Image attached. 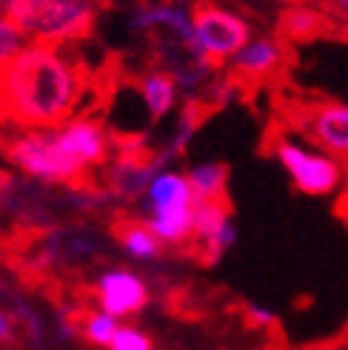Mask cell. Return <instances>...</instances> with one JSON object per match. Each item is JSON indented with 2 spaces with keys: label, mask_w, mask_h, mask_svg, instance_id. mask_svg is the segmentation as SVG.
Masks as SVG:
<instances>
[{
  "label": "cell",
  "mask_w": 348,
  "mask_h": 350,
  "mask_svg": "<svg viewBox=\"0 0 348 350\" xmlns=\"http://www.w3.org/2000/svg\"><path fill=\"white\" fill-rule=\"evenodd\" d=\"M9 336H12V319L0 308V339H9Z\"/></svg>",
  "instance_id": "cb8c5ba5"
},
{
  "label": "cell",
  "mask_w": 348,
  "mask_h": 350,
  "mask_svg": "<svg viewBox=\"0 0 348 350\" xmlns=\"http://www.w3.org/2000/svg\"><path fill=\"white\" fill-rule=\"evenodd\" d=\"M132 31H158L180 46L188 49L191 31H195V9L183 0H146V3L134 6L129 14Z\"/></svg>",
  "instance_id": "9c48e42d"
},
{
  "label": "cell",
  "mask_w": 348,
  "mask_h": 350,
  "mask_svg": "<svg viewBox=\"0 0 348 350\" xmlns=\"http://www.w3.org/2000/svg\"><path fill=\"white\" fill-rule=\"evenodd\" d=\"M328 6H332V12L343 23H348V0H328Z\"/></svg>",
  "instance_id": "603a6c76"
},
{
  "label": "cell",
  "mask_w": 348,
  "mask_h": 350,
  "mask_svg": "<svg viewBox=\"0 0 348 350\" xmlns=\"http://www.w3.org/2000/svg\"><path fill=\"white\" fill-rule=\"evenodd\" d=\"M297 129L311 146L337 157V160H348V103H314L300 111Z\"/></svg>",
  "instance_id": "52a82bcc"
},
{
  "label": "cell",
  "mask_w": 348,
  "mask_h": 350,
  "mask_svg": "<svg viewBox=\"0 0 348 350\" xmlns=\"http://www.w3.org/2000/svg\"><path fill=\"white\" fill-rule=\"evenodd\" d=\"M163 168H171V163L160 151H114L109 163V188L120 200H140Z\"/></svg>",
  "instance_id": "30bf717a"
},
{
  "label": "cell",
  "mask_w": 348,
  "mask_h": 350,
  "mask_svg": "<svg viewBox=\"0 0 348 350\" xmlns=\"http://www.w3.org/2000/svg\"><path fill=\"white\" fill-rule=\"evenodd\" d=\"M249 38L251 26L240 12L220 3H203L195 9V31L186 51L208 66L229 63L249 43Z\"/></svg>",
  "instance_id": "8992f818"
},
{
  "label": "cell",
  "mask_w": 348,
  "mask_h": 350,
  "mask_svg": "<svg viewBox=\"0 0 348 350\" xmlns=\"http://www.w3.org/2000/svg\"><path fill=\"white\" fill-rule=\"evenodd\" d=\"M283 43L271 34H251L249 43L229 60V75L234 80H266L283 66Z\"/></svg>",
  "instance_id": "7c38bea8"
},
{
  "label": "cell",
  "mask_w": 348,
  "mask_h": 350,
  "mask_svg": "<svg viewBox=\"0 0 348 350\" xmlns=\"http://www.w3.org/2000/svg\"><path fill=\"white\" fill-rule=\"evenodd\" d=\"M200 256L208 265L229 254L237 245V225L232 217V208L225 202H197L195 205V239Z\"/></svg>",
  "instance_id": "8fae6325"
},
{
  "label": "cell",
  "mask_w": 348,
  "mask_h": 350,
  "mask_svg": "<svg viewBox=\"0 0 348 350\" xmlns=\"http://www.w3.org/2000/svg\"><path fill=\"white\" fill-rule=\"evenodd\" d=\"M86 75L66 46L29 43L0 68V114L14 126L55 129L77 117Z\"/></svg>",
  "instance_id": "6da1fadb"
},
{
  "label": "cell",
  "mask_w": 348,
  "mask_h": 350,
  "mask_svg": "<svg viewBox=\"0 0 348 350\" xmlns=\"http://www.w3.org/2000/svg\"><path fill=\"white\" fill-rule=\"evenodd\" d=\"M137 97H140V106H143L146 117L154 122L171 117L180 109V100H183L174 75L163 72V68H149V72L137 80Z\"/></svg>",
  "instance_id": "4fadbf2b"
},
{
  "label": "cell",
  "mask_w": 348,
  "mask_h": 350,
  "mask_svg": "<svg viewBox=\"0 0 348 350\" xmlns=\"http://www.w3.org/2000/svg\"><path fill=\"white\" fill-rule=\"evenodd\" d=\"M343 191L348 197V160H343Z\"/></svg>",
  "instance_id": "d4e9b609"
},
{
  "label": "cell",
  "mask_w": 348,
  "mask_h": 350,
  "mask_svg": "<svg viewBox=\"0 0 348 350\" xmlns=\"http://www.w3.org/2000/svg\"><path fill=\"white\" fill-rule=\"evenodd\" d=\"M95 299L100 310H106L114 319L126 322L129 317H137V313L146 310L151 293L140 273H134L129 268H109L97 276Z\"/></svg>",
  "instance_id": "ba28073f"
},
{
  "label": "cell",
  "mask_w": 348,
  "mask_h": 350,
  "mask_svg": "<svg viewBox=\"0 0 348 350\" xmlns=\"http://www.w3.org/2000/svg\"><path fill=\"white\" fill-rule=\"evenodd\" d=\"M26 46H29V38L21 31V26L0 12V68H3L9 60H14Z\"/></svg>",
  "instance_id": "ac0fdd59"
},
{
  "label": "cell",
  "mask_w": 348,
  "mask_h": 350,
  "mask_svg": "<svg viewBox=\"0 0 348 350\" xmlns=\"http://www.w3.org/2000/svg\"><path fill=\"white\" fill-rule=\"evenodd\" d=\"M237 94H240V80H234L232 75L214 77L212 85H208V97H212V103H220V106L237 100Z\"/></svg>",
  "instance_id": "44dd1931"
},
{
  "label": "cell",
  "mask_w": 348,
  "mask_h": 350,
  "mask_svg": "<svg viewBox=\"0 0 348 350\" xmlns=\"http://www.w3.org/2000/svg\"><path fill=\"white\" fill-rule=\"evenodd\" d=\"M117 242L123 248V254L134 262H154L163 256V242L143 222H123L117 231Z\"/></svg>",
  "instance_id": "9a60e30c"
},
{
  "label": "cell",
  "mask_w": 348,
  "mask_h": 350,
  "mask_svg": "<svg viewBox=\"0 0 348 350\" xmlns=\"http://www.w3.org/2000/svg\"><path fill=\"white\" fill-rule=\"evenodd\" d=\"M188 188L197 202H225L229 188V165L220 160H203L186 168Z\"/></svg>",
  "instance_id": "5bb4252c"
},
{
  "label": "cell",
  "mask_w": 348,
  "mask_h": 350,
  "mask_svg": "<svg viewBox=\"0 0 348 350\" xmlns=\"http://www.w3.org/2000/svg\"><path fill=\"white\" fill-rule=\"evenodd\" d=\"M246 319L251 327H260V330H269L277 325V317L263 305H246Z\"/></svg>",
  "instance_id": "7402d4cb"
},
{
  "label": "cell",
  "mask_w": 348,
  "mask_h": 350,
  "mask_svg": "<svg viewBox=\"0 0 348 350\" xmlns=\"http://www.w3.org/2000/svg\"><path fill=\"white\" fill-rule=\"evenodd\" d=\"M195 194L188 188L186 171L163 168L140 197L143 225L163 242V248H177L195 239Z\"/></svg>",
  "instance_id": "3957f363"
},
{
  "label": "cell",
  "mask_w": 348,
  "mask_h": 350,
  "mask_svg": "<svg viewBox=\"0 0 348 350\" xmlns=\"http://www.w3.org/2000/svg\"><path fill=\"white\" fill-rule=\"evenodd\" d=\"M120 319H114L112 313H106V310H89L83 317V322H80V334H83V339L89 342V345H95V347H109L112 345V339H114V334L120 330Z\"/></svg>",
  "instance_id": "2e32d148"
},
{
  "label": "cell",
  "mask_w": 348,
  "mask_h": 350,
  "mask_svg": "<svg viewBox=\"0 0 348 350\" xmlns=\"http://www.w3.org/2000/svg\"><path fill=\"white\" fill-rule=\"evenodd\" d=\"M6 160L21 174H26V177L49 183V185H75L89 174L66 151L58 126L26 129L21 134H14L6 146Z\"/></svg>",
  "instance_id": "277c9868"
},
{
  "label": "cell",
  "mask_w": 348,
  "mask_h": 350,
  "mask_svg": "<svg viewBox=\"0 0 348 350\" xmlns=\"http://www.w3.org/2000/svg\"><path fill=\"white\" fill-rule=\"evenodd\" d=\"M109 350H154L151 345V336L146 334V330H140L137 325H120V330L114 334Z\"/></svg>",
  "instance_id": "d6986e66"
},
{
  "label": "cell",
  "mask_w": 348,
  "mask_h": 350,
  "mask_svg": "<svg viewBox=\"0 0 348 350\" xmlns=\"http://www.w3.org/2000/svg\"><path fill=\"white\" fill-rule=\"evenodd\" d=\"M0 12L21 26L29 43L66 46L95 29V0H0Z\"/></svg>",
  "instance_id": "7a4b0ae2"
},
{
  "label": "cell",
  "mask_w": 348,
  "mask_h": 350,
  "mask_svg": "<svg viewBox=\"0 0 348 350\" xmlns=\"http://www.w3.org/2000/svg\"><path fill=\"white\" fill-rule=\"evenodd\" d=\"M195 131H197V117H195V111H183V114L177 117V122H174L171 137L166 139V146L158 148V151L166 157L169 163L183 160L186 151H188V146H191V139H195Z\"/></svg>",
  "instance_id": "e0dca14e"
},
{
  "label": "cell",
  "mask_w": 348,
  "mask_h": 350,
  "mask_svg": "<svg viewBox=\"0 0 348 350\" xmlns=\"http://www.w3.org/2000/svg\"><path fill=\"white\" fill-rule=\"evenodd\" d=\"M345 336H348V325H345Z\"/></svg>",
  "instance_id": "484cf974"
},
{
  "label": "cell",
  "mask_w": 348,
  "mask_h": 350,
  "mask_svg": "<svg viewBox=\"0 0 348 350\" xmlns=\"http://www.w3.org/2000/svg\"><path fill=\"white\" fill-rule=\"evenodd\" d=\"M271 154L294 188L308 197H334L343 188V160L320 151L300 134H277Z\"/></svg>",
  "instance_id": "5b68a950"
},
{
  "label": "cell",
  "mask_w": 348,
  "mask_h": 350,
  "mask_svg": "<svg viewBox=\"0 0 348 350\" xmlns=\"http://www.w3.org/2000/svg\"><path fill=\"white\" fill-rule=\"evenodd\" d=\"M286 31L291 34V38H311L317 29H320V14H314L311 9H294L286 14Z\"/></svg>",
  "instance_id": "ffe728a7"
}]
</instances>
